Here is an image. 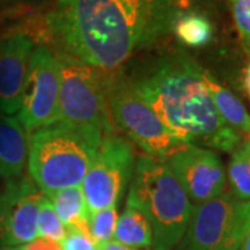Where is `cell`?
Listing matches in <instances>:
<instances>
[{"label":"cell","mask_w":250,"mask_h":250,"mask_svg":"<svg viewBox=\"0 0 250 250\" xmlns=\"http://www.w3.org/2000/svg\"><path fill=\"white\" fill-rule=\"evenodd\" d=\"M45 193L31 177L7 179L0 192V242L24 246L38 238V214Z\"/></svg>","instance_id":"30bf717a"},{"label":"cell","mask_w":250,"mask_h":250,"mask_svg":"<svg viewBox=\"0 0 250 250\" xmlns=\"http://www.w3.org/2000/svg\"><path fill=\"white\" fill-rule=\"evenodd\" d=\"M60 60L45 45L34 47L17 118L29 135L59 121Z\"/></svg>","instance_id":"ba28073f"},{"label":"cell","mask_w":250,"mask_h":250,"mask_svg":"<svg viewBox=\"0 0 250 250\" xmlns=\"http://www.w3.org/2000/svg\"><path fill=\"white\" fill-rule=\"evenodd\" d=\"M59 60L62 68L59 121L98 143L116 135L108 107V72L70 59L59 57Z\"/></svg>","instance_id":"5b68a950"},{"label":"cell","mask_w":250,"mask_h":250,"mask_svg":"<svg viewBox=\"0 0 250 250\" xmlns=\"http://www.w3.org/2000/svg\"><path fill=\"white\" fill-rule=\"evenodd\" d=\"M114 241L132 249L146 250L153 246L152 225L146 215L129 202H126L124 213L118 217Z\"/></svg>","instance_id":"9a60e30c"},{"label":"cell","mask_w":250,"mask_h":250,"mask_svg":"<svg viewBox=\"0 0 250 250\" xmlns=\"http://www.w3.org/2000/svg\"><path fill=\"white\" fill-rule=\"evenodd\" d=\"M134 168V150L125 138L111 135L103 139L81 185L89 214L118 205Z\"/></svg>","instance_id":"52a82bcc"},{"label":"cell","mask_w":250,"mask_h":250,"mask_svg":"<svg viewBox=\"0 0 250 250\" xmlns=\"http://www.w3.org/2000/svg\"><path fill=\"white\" fill-rule=\"evenodd\" d=\"M203 72L187 54L174 53L143 64L128 78L182 142L232 153L245 139L218 116Z\"/></svg>","instance_id":"7a4b0ae2"},{"label":"cell","mask_w":250,"mask_h":250,"mask_svg":"<svg viewBox=\"0 0 250 250\" xmlns=\"http://www.w3.org/2000/svg\"><path fill=\"white\" fill-rule=\"evenodd\" d=\"M32 38L24 32L7 34L0 39V113L18 114L27 82Z\"/></svg>","instance_id":"7c38bea8"},{"label":"cell","mask_w":250,"mask_h":250,"mask_svg":"<svg viewBox=\"0 0 250 250\" xmlns=\"http://www.w3.org/2000/svg\"><path fill=\"white\" fill-rule=\"evenodd\" d=\"M0 250H22V249H21V246H17V248H7V246H3V248H0Z\"/></svg>","instance_id":"4316f807"},{"label":"cell","mask_w":250,"mask_h":250,"mask_svg":"<svg viewBox=\"0 0 250 250\" xmlns=\"http://www.w3.org/2000/svg\"><path fill=\"white\" fill-rule=\"evenodd\" d=\"M181 11L179 0H57L45 27L56 56L111 72L171 32Z\"/></svg>","instance_id":"6da1fadb"},{"label":"cell","mask_w":250,"mask_h":250,"mask_svg":"<svg viewBox=\"0 0 250 250\" xmlns=\"http://www.w3.org/2000/svg\"><path fill=\"white\" fill-rule=\"evenodd\" d=\"M126 202L149 220L154 250H172L182 241L193 205L166 161L149 154L135 161Z\"/></svg>","instance_id":"3957f363"},{"label":"cell","mask_w":250,"mask_h":250,"mask_svg":"<svg viewBox=\"0 0 250 250\" xmlns=\"http://www.w3.org/2000/svg\"><path fill=\"white\" fill-rule=\"evenodd\" d=\"M243 83H245V89L248 92V95H249L250 98V64L249 67L246 68V71H245V80H243Z\"/></svg>","instance_id":"484cf974"},{"label":"cell","mask_w":250,"mask_h":250,"mask_svg":"<svg viewBox=\"0 0 250 250\" xmlns=\"http://www.w3.org/2000/svg\"><path fill=\"white\" fill-rule=\"evenodd\" d=\"M239 250H250V200L242 202V233Z\"/></svg>","instance_id":"603a6c76"},{"label":"cell","mask_w":250,"mask_h":250,"mask_svg":"<svg viewBox=\"0 0 250 250\" xmlns=\"http://www.w3.org/2000/svg\"><path fill=\"white\" fill-rule=\"evenodd\" d=\"M31 135L16 116L0 113V178L21 177L28 164Z\"/></svg>","instance_id":"4fadbf2b"},{"label":"cell","mask_w":250,"mask_h":250,"mask_svg":"<svg viewBox=\"0 0 250 250\" xmlns=\"http://www.w3.org/2000/svg\"><path fill=\"white\" fill-rule=\"evenodd\" d=\"M22 250H62L60 242L46 238H36L35 241L29 242L27 245L21 246Z\"/></svg>","instance_id":"cb8c5ba5"},{"label":"cell","mask_w":250,"mask_h":250,"mask_svg":"<svg viewBox=\"0 0 250 250\" xmlns=\"http://www.w3.org/2000/svg\"><path fill=\"white\" fill-rule=\"evenodd\" d=\"M98 250H141V249H132V248L124 246V245H121V243H118V242L116 241H110V242H106V243L99 245Z\"/></svg>","instance_id":"d4e9b609"},{"label":"cell","mask_w":250,"mask_h":250,"mask_svg":"<svg viewBox=\"0 0 250 250\" xmlns=\"http://www.w3.org/2000/svg\"><path fill=\"white\" fill-rule=\"evenodd\" d=\"M60 245L62 250H98V245L90 238L89 233L75 228L67 229Z\"/></svg>","instance_id":"7402d4cb"},{"label":"cell","mask_w":250,"mask_h":250,"mask_svg":"<svg viewBox=\"0 0 250 250\" xmlns=\"http://www.w3.org/2000/svg\"><path fill=\"white\" fill-rule=\"evenodd\" d=\"M100 143L60 121L31 135L29 177L45 195L81 187Z\"/></svg>","instance_id":"277c9868"},{"label":"cell","mask_w":250,"mask_h":250,"mask_svg":"<svg viewBox=\"0 0 250 250\" xmlns=\"http://www.w3.org/2000/svg\"><path fill=\"white\" fill-rule=\"evenodd\" d=\"M172 34L188 47H205L213 39V25L199 11H181L172 25Z\"/></svg>","instance_id":"e0dca14e"},{"label":"cell","mask_w":250,"mask_h":250,"mask_svg":"<svg viewBox=\"0 0 250 250\" xmlns=\"http://www.w3.org/2000/svg\"><path fill=\"white\" fill-rule=\"evenodd\" d=\"M206 88L208 90L213 104L221 117L224 123L235 129H238L242 134H250V114L245 106L242 104L239 99L233 95L232 92L225 89L223 85H220L211 77L210 72H203Z\"/></svg>","instance_id":"5bb4252c"},{"label":"cell","mask_w":250,"mask_h":250,"mask_svg":"<svg viewBox=\"0 0 250 250\" xmlns=\"http://www.w3.org/2000/svg\"><path fill=\"white\" fill-rule=\"evenodd\" d=\"M107 95L110 116L116 128L146 154L166 160L187 145L163 124L160 117L123 71L108 72Z\"/></svg>","instance_id":"8992f818"},{"label":"cell","mask_w":250,"mask_h":250,"mask_svg":"<svg viewBox=\"0 0 250 250\" xmlns=\"http://www.w3.org/2000/svg\"><path fill=\"white\" fill-rule=\"evenodd\" d=\"M193 206L225 193L227 174L217 153L196 145H184L166 159Z\"/></svg>","instance_id":"8fae6325"},{"label":"cell","mask_w":250,"mask_h":250,"mask_svg":"<svg viewBox=\"0 0 250 250\" xmlns=\"http://www.w3.org/2000/svg\"><path fill=\"white\" fill-rule=\"evenodd\" d=\"M4 1H6V0H0V4H3Z\"/></svg>","instance_id":"83f0119b"},{"label":"cell","mask_w":250,"mask_h":250,"mask_svg":"<svg viewBox=\"0 0 250 250\" xmlns=\"http://www.w3.org/2000/svg\"><path fill=\"white\" fill-rule=\"evenodd\" d=\"M49 199L67 229L75 228L89 233V211L86 207L82 188L72 187L62 189L53 195H49Z\"/></svg>","instance_id":"2e32d148"},{"label":"cell","mask_w":250,"mask_h":250,"mask_svg":"<svg viewBox=\"0 0 250 250\" xmlns=\"http://www.w3.org/2000/svg\"><path fill=\"white\" fill-rule=\"evenodd\" d=\"M242 45L250 56V0H228Z\"/></svg>","instance_id":"44dd1931"},{"label":"cell","mask_w":250,"mask_h":250,"mask_svg":"<svg viewBox=\"0 0 250 250\" xmlns=\"http://www.w3.org/2000/svg\"><path fill=\"white\" fill-rule=\"evenodd\" d=\"M248 141H249V145H250V134L248 135Z\"/></svg>","instance_id":"f1b7e54d"},{"label":"cell","mask_w":250,"mask_h":250,"mask_svg":"<svg viewBox=\"0 0 250 250\" xmlns=\"http://www.w3.org/2000/svg\"><path fill=\"white\" fill-rule=\"evenodd\" d=\"M242 202L231 193L193 206L184 250H239Z\"/></svg>","instance_id":"9c48e42d"},{"label":"cell","mask_w":250,"mask_h":250,"mask_svg":"<svg viewBox=\"0 0 250 250\" xmlns=\"http://www.w3.org/2000/svg\"><path fill=\"white\" fill-rule=\"evenodd\" d=\"M228 181L232 195L239 202L250 200V145L248 138L232 152L228 166Z\"/></svg>","instance_id":"ac0fdd59"},{"label":"cell","mask_w":250,"mask_h":250,"mask_svg":"<svg viewBox=\"0 0 250 250\" xmlns=\"http://www.w3.org/2000/svg\"><path fill=\"white\" fill-rule=\"evenodd\" d=\"M117 221H118L117 206L106 207L89 214V220H88L89 235L98 246L102 243L110 242L114 238Z\"/></svg>","instance_id":"d6986e66"},{"label":"cell","mask_w":250,"mask_h":250,"mask_svg":"<svg viewBox=\"0 0 250 250\" xmlns=\"http://www.w3.org/2000/svg\"><path fill=\"white\" fill-rule=\"evenodd\" d=\"M67 233V228L54 210L53 205L47 195L43 196L39 214H38V238H46L62 242Z\"/></svg>","instance_id":"ffe728a7"}]
</instances>
